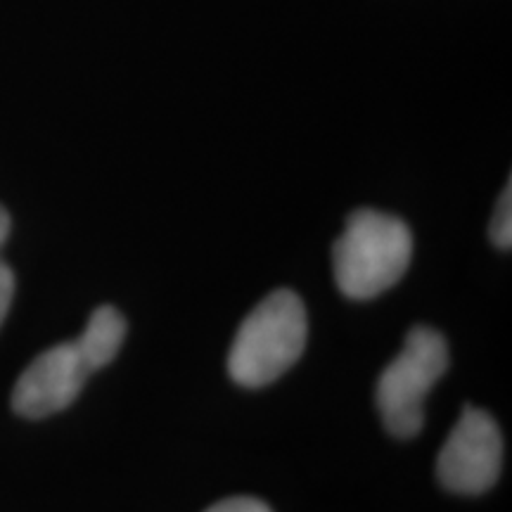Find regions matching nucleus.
<instances>
[{"instance_id":"obj_2","label":"nucleus","mask_w":512,"mask_h":512,"mask_svg":"<svg viewBox=\"0 0 512 512\" xmlns=\"http://www.w3.org/2000/svg\"><path fill=\"white\" fill-rule=\"evenodd\" d=\"M309 335L304 302L292 290H275L240 325L228 354V373L242 387H266L299 361Z\"/></svg>"},{"instance_id":"obj_3","label":"nucleus","mask_w":512,"mask_h":512,"mask_svg":"<svg viewBox=\"0 0 512 512\" xmlns=\"http://www.w3.org/2000/svg\"><path fill=\"white\" fill-rule=\"evenodd\" d=\"M448 370V344L441 332L415 325L401 354L382 370L375 401L387 432L413 439L425 425V399Z\"/></svg>"},{"instance_id":"obj_1","label":"nucleus","mask_w":512,"mask_h":512,"mask_svg":"<svg viewBox=\"0 0 512 512\" xmlns=\"http://www.w3.org/2000/svg\"><path fill=\"white\" fill-rule=\"evenodd\" d=\"M413 256L411 228L392 214L358 209L332 247L335 280L349 299L366 302L406 275Z\"/></svg>"},{"instance_id":"obj_8","label":"nucleus","mask_w":512,"mask_h":512,"mask_svg":"<svg viewBox=\"0 0 512 512\" xmlns=\"http://www.w3.org/2000/svg\"><path fill=\"white\" fill-rule=\"evenodd\" d=\"M204 512H271V508H268L264 501H259V498L235 496V498H226V501L214 503Z\"/></svg>"},{"instance_id":"obj_4","label":"nucleus","mask_w":512,"mask_h":512,"mask_svg":"<svg viewBox=\"0 0 512 512\" xmlns=\"http://www.w3.org/2000/svg\"><path fill=\"white\" fill-rule=\"evenodd\" d=\"M501 465L503 437L496 420L482 408L465 406L437 458L441 486L453 494L479 496L496 484Z\"/></svg>"},{"instance_id":"obj_6","label":"nucleus","mask_w":512,"mask_h":512,"mask_svg":"<svg viewBox=\"0 0 512 512\" xmlns=\"http://www.w3.org/2000/svg\"><path fill=\"white\" fill-rule=\"evenodd\" d=\"M126 339V320L114 306H100L88 318L86 330L79 339H74L79 347L88 370H100L110 366L114 356L119 354L121 344Z\"/></svg>"},{"instance_id":"obj_5","label":"nucleus","mask_w":512,"mask_h":512,"mask_svg":"<svg viewBox=\"0 0 512 512\" xmlns=\"http://www.w3.org/2000/svg\"><path fill=\"white\" fill-rule=\"evenodd\" d=\"M91 375L76 342H62L43 351L19 375L12 408L29 420H41L69 408Z\"/></svg>"},{"instance_id":"obj_10","label":"nucleus","mask_w":512,"mask_h":512,"mask_svg":"<svg viewBox=\"0 0 512 512\" xmlns=\"http://www.w3.org/2000/svg\"><path fill=\"white\" fill-rule=\"evenodd\" d=\"M10 238V214L0 207V247L5 245Z\"/></svg>"},{"instance_id":"obj_9","label":"nucleus","mask_w":512,"mask_h":512,"mask_svg":"<svg viewBox=\"0 0 512 512\" xmlns=\"http://www.w3.org/2000/svg\"><path fill=\"white\" fill-rule=\"evenodd\" d=\"M12 294H15V275H12L10 266L0 259V325L10 311Z\"/></svg>"},{"instance_id":"obj_7","label":"nucleus","mask_w":512,"mask_h":512,"mask_svg":"<svg viewBox=\"0 0 512 512\" xmlns=\"http://www.w3.org/2000/svg\"><path fill=\"white\" fill-rule=\"evenodd\" d=\"M491 240L496 247L510 249L512 245V188L510 183L501 192V200L496 204L494 219H491Z\"/></svg>"}]
</instances>
